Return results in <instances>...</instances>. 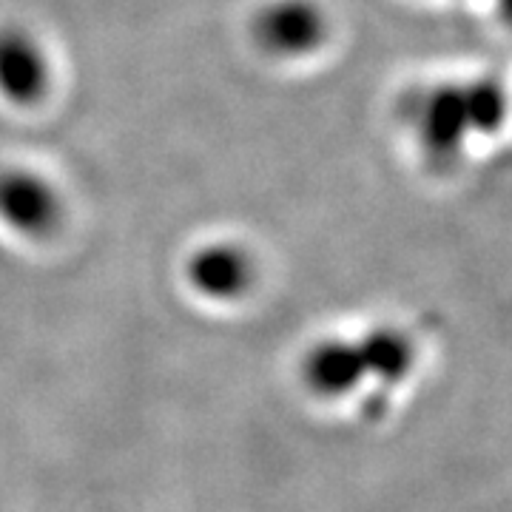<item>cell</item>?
<instances>
[{
    "mask_svg": "<svg viewBox=\"0 0 512 512\" xmlns=\"http://www.w3.org/2000/svg\"><path fill=\"white\" fill-rule=\"evenodd\" d=\"M55 197L46 185L23 174L0 180V217L20 234H40L55 222Z\"/></svg>",
    "mask_w": 512,
    "mask_h": 512,
    "instance_id": "3957f363",
    "label": "cell"
},
{
    "mask_svg": "<svg viewBox=\"0 0 512 512\" xmlns=\"http://www.w3.org/2000/svg\"><path fill=\"white\" fill-rule=\"evenodd\" d=\"M302 382L319 399H348L367 382L365 362L356 342L325 339L302 359Z\"/></svg>",
    "mask_w": 512,
    "mask_h": 512,
    "instance_id": "6da1fadb",
    "label": "cell"
},
{
    "mask_svg": "<svg viewBox=\"0 0 512 512\" xmlns=\"http://www.w3.org/2000/svg\"><path fill=\"white\" fill-rule=\"evenodd\" d=\"M319 18L313 15L311 6H299V3H282L271 9L262 20V40L276 49V52H305L319 40Z\"/></svg>",
    "mask_w": 512,
    "mask_h": 512,
    "instance_id": "5b68a950",
    "label": "cell"
},
{
    "mask_svg": "<svg viewBox=\"0 0 512 512\" xmlns=\"http://www.w3.org/2000/svg\"><path fill=\"white\" fill-rule=\"evenodd\" d=\"M188 279L194 291L202 293L205 299H237L251 285L254 271L242 251L228 245H211L191 256Z\"/></svg>",
    "mask_w": 512,
    "mask_h": 512,
    "instance_id": "7a4b0ae2",
    "label": "cell"
},
{
    "mask_svg": "<svg viewBox=\"0 0 512 512\" xmlns=\"http://www.w3.org/2000/svg\"><path fill=\"white\" fill-rule=\"evenodd\" d=\"M356 345L365 362L367 379H376L379 384H402L416 367V350L399 330H373Z\"/></svg>",
    "mask_w": 512,
    "mask_h": 512,
    "instance_id": "277c9868",
    "label": "cell"
},
{
    "mask_svg": "<svg viewBox=\"0 0 512 512\" xmlns=\"http://www.w3.org/2000/svg\"><path fill=\"white\" fill-rule=\"evenodd\" d=\"M0 86L9 97H35L43 86V63L20 37L0 40Z\"/></svg>",
    "mask_w": 512,
    "mask_h": 512,
    "instance_id": "8992f818",
    "label": "cell"
}]
</instances>
